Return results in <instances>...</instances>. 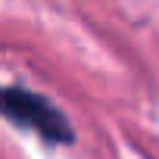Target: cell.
I'll return each instance as SVG.
<instances>
[{
  "mask_svg": "<svg viewBox=\"0 0 159 159\" xmlns=\"http://www.w3.org/2000/svg\"><path fill=\"white\" fill-rule=\"evenodd\" d=\"M3 112H7L10 122H16L19 128L34 131L47 143H72V137H75L72 128H69V119L47 97H41L28 88L10 84L3 91Z\"/></svg>",
  "mask_w": 159,
  "mask_h": 159,
  "instance_id": "cell-1",
  "label": "cell"
}]
</instances>
